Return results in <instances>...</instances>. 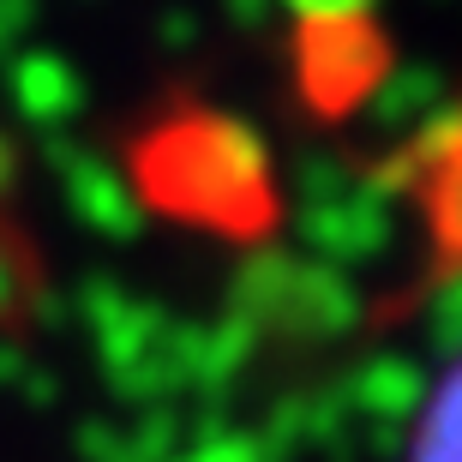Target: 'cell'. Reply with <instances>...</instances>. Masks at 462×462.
Here are the masks:
<instances>
[{
  "label": "cell",
  "mask_w": 462,
  "mask_h": 462,
  "mask_svg": "<svg viewBox=\"0 0 462 462\" xmlns=\"http://www.w3.org/2000/svg\"><path fill=\"white\" fill-rule=\"evenodd\" d=\"M409 462H462V355L439 373V384L420 402V420L409 432Z\"/></svg>",
  "instance_id": "cell-1"
}]
</instances>
